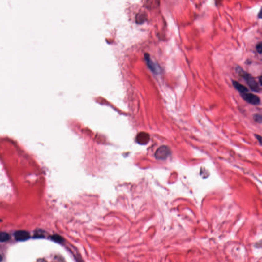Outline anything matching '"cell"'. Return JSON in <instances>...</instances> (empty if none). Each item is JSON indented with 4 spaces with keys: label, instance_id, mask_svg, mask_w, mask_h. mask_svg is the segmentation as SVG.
Returning <instances> with one entry per match:
<instances>
[{
    "label": "cell",
    "instance_id": "6da1fadb",
    "mask_svg": "<svg viewBox=\"0 0 262 262\" xmlns=\"http://www.w3.org/2000/svg\"><path fill=\"white\" fill-rule=\"evenodd\" d=\"M235 71L238 75L241 76L244 80L245 81L247 84L250 87V89L254 92L260 93L261 92V88L259 86V84L257 83L254 77H252L250 74L242 68L240 66H237L235 69Z\"/></svg>",
    "mask_w": 262,
    "mask_h": 262
},
{
    "label": "cell",
    "instance_id": "7a4b0ae2",
    "mask_svg": "<svg viewBox=\"0 0 262 262\" xmlns=\"http://www.w3.org/2000/svg\"><path fill=\"white\" fill-rule=\"evenodd\" d=\"M241 97L245 101L252 105H258L260 104L261 99L259 97L249 92H244L240 93Z\"/></svg>",
    "mask_w": 262,
    "mask_h": 262
},
{
    "label": "cell",
    "instance_id": "3957f363",
    "mask_svg": "<svg viewBox=\"0 0 262 262\" xmlns=\"http://www.w3.org/2000/svg\"><path fill=\"white\" fill-rule=\"evenodd\" d=\"M170 154V149L166 146L163 145L157 149L155 152V157L158 160H165Z\"/></svg>",
    "mask_w": 262,
    "mask_h": 262
},
{
    "label": "cell",
    "instance_id": "277c9868",
    "mask_svg": "<svg viewBox=\"0 0 262 262\" xmlns=\"http://www.w3.org/2000/svg\"><path fill=\"white\" fill-rule=\"evenodd\" d=\"M136 139L137 142L138 144L142 145H145L148 144L150 140V135L145 132H140L137 135Z\"/></svg>",
    "mask_w": 262,
    "mask_h": 262
},
{
    "label": "cell",
    "instance_id": "5b68a950",
    "mask_svg": "<svg viewBox=\"0 0 262 262\" xmlns=\"http://www.w3.org/2000/svg\"><path fill=\"white\" fill-rule=\"evenodd\" d=\"M15 238L19 241H24L30 238L29 233L25 230H18L15 233Z\"/></svg>",
    "mask_w": 262,
    "mask_h": 262
},
{
    "label": "cell",
    "instance_id": "8992f818",
    "mask_svg": "<svg viewBox=\"0 0 262 262\" xmlns=\"http://www.w3.org/2000/svg\"><path fill=\"white\" fill-rule=\"evenodd\" d=\"M144 58L147 62V65L148 66V68L151 69L152 72L157 74L159 72L158 69L155 63L150 58V55L148 54H144Z\"/></svg>",
    "mask_w": 262,
    "mask_h": 262
},
{
    "label": "cell",
    "instance_id": "52a82bcc",
    "mask_svg": "<svg viewBox=\"0 0 262 262\" xmlns=\"http://www.w3.org/2000/svg\"><path fill=\"white\" fill-rule=\"evenodd\" d=\"M232 84L234 88L238 91L240 93H244V92H249V90L247 88L242 84L239 82H237L236 80H233Z\"/></svg>",
    "mask_w": 262,
    "mask_h": 262
},
{
    "label": "cell",
    "instance_id": "ba28073f",
    "mask_svg": "<svg viewBox=\"0 0 262 262\" xmlns=\"http://www.w3.org/2000/svg\"><path fill=\"white\" fill-rule=\"evenodd\" d=\"M11 236L8 233L5 232H0V242H6L10 240Z\"/></svg>",
    "mask_w": 262,
    "mask_h": 262
},
{
    "label": "cell",
    "instance_id": "9c48e42d",
    "mask_svg": "<svg viewBox=\"0 0 262 262\" xmlns=\"http://www.w3.org/2000/svg\"><path fill=\"white\" fill-rule=\"evenodd\" d=\"M51 239L56 243H62L64 242V239L62 237L58 234H54L51 237Z\"/></svg>",
    "mask_w": 262,
    "mask_h": 262
},
{
    "label": "cell",
    "instance_id": "30bf717a",
    "mask_svg": "<svg viewBox=\"0 0 262 262\" xmlns=\"http://www.w3.org/2000/svg\"><path fill=\"white\" fill-rule=\"evenodd\" d=\"M253 119L258 123L262 122V115L261 114H256L253 115Z\"/></svg>",
    "mask_w": 262,
    "mask_h": 262
},
{
    "label": "cell",
    "instance_id": "8fae6325",
    "mask_svg": "<svg viewBox=\"0 0 262 262\" xmlns=\"http://www.w3.org/2000/svg\"><path fill=\"white\" fill-rule=\"evenodd\" d=\"M262 43H261V42H260V43H258V44L256 45V51H257L258 53L260 54H262Z\"/></svg>",
    "mask_w": 262,
    "mask_h": 262
},
{
    "label": "cell",
    "instance_id": "7c38bea8",
    "mask_svg": "<svg viewBox=\"0 0 262 262\" xmlns=\"http://www.w3.org/2000/svg\"><path fill=\"white\" fill-rule=\"evenodd\" d=\"M262 11H261H261H260L259 14V15H258V18H260V19H261V18H262Z\"/></svg>",
    "mask_w": 262,
    "mask_h": 262
},
{
    "label": "cell",
    "instance_id": "4fadbf2b",
    "mask_svg": "<svg viewBox=\"0 0 262 262\" xmlns=\"http://www.w3.org/2000/svg\"><path fill=\"white\" fill-rule=\"evenodd\" d=\"M261 79H262L261 76H260L259 78V83L260 84L261 86H262V81H261Z\"/></svg>",
    "mask_w": 262,
    "mask_h": 262
},
{
    "label": "cell",
    "instance_id": "5bb4252c",
    "mask_svg": "<svg viewBox=\"0 0 262 262\" xmlns=\"http://www.w3.org/2000/svg\"><path fill=\"white\" fill-rule=\"evenodd\" d=\"M3 260V256H2L1 255H0V262H1Z\"/></svg>",
    "mask_w": 262,
    "mask_h": 262
}]
</instances>
